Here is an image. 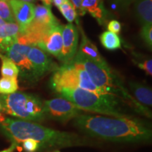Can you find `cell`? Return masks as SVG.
<instances>
[{"mask_svg": "<svg viewBox=\"0 0 152 152\" xmlns=\"http://www.w3.org/2000/svg\"><path fill=\"white\" fill-rule=\"evenodd\" d=\"M130 90L132 96L137 102L146 107H151L152 105V91L149 87L135 82H130Z\"/></svg>", "mask_w": 152, "mask_h": 152, "instance_id": "14", "label": "cell"}, {"mask_svg": "<svg viewBox=\"0 0 152 152\" xmlns=\"http://www.w3.org/2000/svg\"><path fill=\"white\" fill-rule=\"evenodd\" d=\"M58 9L69 23H72L77 18V11L70 0L61 5L58 7Z\"/></svg>", "mask_w": 152, "mask_h": 152, "instance_id": "20", "label": "cell"}, {"mask_svg": "<svg viewBox=\"0 0 152 152\" xmlns=\"http://www.w3.org/2000/svg\"><path fill=\"white\" fill-rule=\"evenodd\" d=\"M9 1L15 21L20 27V31L24 30L33 21L35 6L32 3L20 0H9Z\"/></svg>", "mask_w": 152, "mask_h": 152, "instance_id": "11", "label": "cell"}, {"mask_svg": "<svg viewBox=\"0 0 152 152\" xmlns=\"http://www.w3.org/2000/svg\"><path fill=\"white\" fill-rule=\"evenodd\" d=\"M83 0H71V2L72 4L73 5V7H75V10H77L78 14L80 15V16H83L85 14L83 13V10H82L81 8V4Z\"/></svg>", "mask_w": 152, "mask_h": 152, "instance_id": "26", "label": "cell"}, {"mask_svg": "<svg viewBox=\"0 0 152 152\" xmlns=\"http://www.w3.org/2000/svg\"><path fill=\"white\" fill-rule=\"evenodd\" d=\"M50 85L57 92L64 88H79L96 94H106L94 84L83 66L73 61L57 68L51 77Z\"/></svg>", "mask_w": 152, "mask_h": 152, "instance_id": "5", "label": "cell"}, {"mask_svg": "<svg viewBox=\"0 0 152 152\" xmlns=\"http://www.w3.org/2000/svg\"><path fill=\"white\" fill-rule=\"evenodd\" d=\"M102 46L107 50L113 51L121 48V42L118 35L109 31H105L99 36Z\"/></svg>", "mask_w": 152, "mask_h": 152, "instance_id": "18", "label": "cell"}, {"mask_svg": "<svg viewBox=\"0 0 152 152\" xmlns=\"http://www.w3.org/2000/svg\"><path fill=\"white\" fill-rule=\"evenodd\" d=\"M80 29L81 31L82 41L80 45L79 50L78 52H77V53L87 57V58H90L91 60L94 61L96 62H106L104 58L102 56L100 53L99 52V50L96 48V47L95 46L94 44L91 42L90 39L86 37V35H85V33L81 29L80 27Z\"/></svg>", "mask_w": 152, "mask_h": 152, "instance_id": "15", "label": "cell"}, {"mask_svg": "<svg viewBox=\"0 0 152 152\" xmlns=\"http://www.w3.org/2000/svg\"><path fill=\"white\" fill-rule=\"evenodd\" d=\"M141 36L148 47L151 49L152 46V26L151 24L144 25L141 30Z\"/></svg>", "mask_w": 152, "mask_h": 152, "instance_id": "22", "label": "cell"}, {"mask_svg": "<svg viewBox=\"0 0 152 152\" xmlns=\"http://www.w3.org/2000/svg\"><path fill=\"white\" fill-rule=\"evenodd\" d=\"M0 58L1 60V74L4 77L8 78H17L20 73V71L16 64L9 59L8 57L0 53Z\"/></svg>", "mask_w": 152, "mask_h": 152, "instance_id": "17", "label": "cell"}, {"mask_svg": "<svg viewBox=\"0 0 152 152\" xmlns=\"http://www.w3.org/2000/svg\"><path fill=\"white\" fill-rule=\"evenodd\" d=\"M18 90V82L17 78L4 77L0 78V94H12Z\"/></svg>", "mask_w": 152, "mask_h": 152, "instance_id": "19", "label": "cell"}, {"mask_svg": "<svg viewBox=\"0 0 152 152\" xmlns=\"http://www.w3.org/2000/svg\"><path fill=\"white\" fill-rule=\"evenodd\" d=\"M5 23H6V22L4 21V20H2V19H1V18H0V26H2V25L4 24Z\"/></svg>", "mask_w": 152, "mask_h": 152, "instance_id": "32", "label": "cell"}, {"mask_svg": "<svg viewBox=\"0 0 152 152\" xmlns=\"http://www.w3.org/2000/svg\"><path fill=\"white\" fill-rule=\"evenodd\" d=\"M69 0H52V3L54 4V6H56V7H59L61 5H62L63 4L67 2Z\"/></svg>", "mask_w": 152, "mask_h": 152, "instance_id": "28", "label": "cell"}, {"mask_svg": "<svg viewBox=\"0 0 152 152\" xmlns=\"http://www.w3.org/2000/svg\"><path fill=\"white\" fill-rule=\"evenodd\" d=\"M63 46L58 58L64 64L73 62L77 53L79 33L77 28L72 23L64 26L62 32Z\"/></svg>", "mask_w": 152, "mask_h": 152, "instance_id": "8", "label": "cell"}, {"mask_svg": "<svg viewBox=\"0 0 152 152\" xmlns=\"http://www.w3.org/2000/svg\"><path fill=\"white\" fill-rule=\"evenodd\" d=\"M135 13L142 26L152 23V0H136Z\"/></svg>", "mask_w": 152, "mask_h": 152, "instance_id": "16", "label": "cell"}, {"mask_svg": "<svg viewBox=\"0 0 152 152\" xmlns=\"http://www.w3.org/2000/svg\"><path fill=\"white\" fill-rule=\"evenodd\" d=\"M1 110L6 113L30 122H42L46 118L43 102L37 96L23 92L0 95Z\"/></svg>", "mask_w": 152, "mask_h": 152, "instance_id": "4", "label": "cell"}, {"mask_svg": "<svg viewBox=\"0 0 152 152\" xmlns=\"http://www.w3.org/2000/svg\"><path fill=\"white\" fill-rule=\"evenodd\" d=\"M20 1H25V2H28V3H33L36 1V0H20Z\"/></svg>", "mask_w": 152, "mask_h": 152, "instance_id": "31", "label": "cell"}, {"mask_svg": "<svg viewBox=\"0 0 152 152\" xmlns=\"http://www.w3.org/2000/svg\"><path fill=\"white\" fill-rule=\"evenodd\" d=\"M32 47V45L19 43L16 41L4 52L1 53L8 57L18 66L20 71L19 74H20L24 79L30 81L36 80L33 67L28 58V54Z\"/></svg>", "mask_w": 152, "mask_h": 152, "instance_id": "7", "label": "cell"}, {"mask_svg": "<svg viewBox=\"0 0 152 152\" xmlns=\"http://www.w3.org/2000/svg\"><path fill=\"white\" fill-rule=\"evenodd\" d=\"M58 93L82 111L103 114L107 116L132 118L123 109L121 106L123 101L112 95L99 94L79 88H64Z\"/></svg>", "mask_w": 152, "mask_h": 152, "instance_id": "3", "label": "cell"}, {"mask_svg": "<svg viewBox=\"0 0 152 152\" xmlns=\"http://www.w3.org/2000/svg\"><path fill=\"white\" fill-rule=\"evenodd\" d=\"M107 28L109 32H111V33L118 35V34L121 33V24L116 20H112L108 23Z\"/></svg>", "mask_w": 152, "mask_h": 152, "instance_id": "25", "label": "cell"}, {"mask_svg": "<svg viewBox=\"0 0 152 152\" xmlns=\"http://www.w3.org/2000/svg\"><path fill=\"white\" fill-rule=\"evenodd\" d=\"M0 128L16 144L32 139L41 147H68L83 145L85 140L75 133L47 128L35 122L4 117L0 113Z\"/></svg>", "mask_w": 152, "mask_h": 152, "instance_id": "2", "label": "cell"}, {"mask_svg": "<svg viewBox=\"0 0 152 152\" xmlns=\"http://www.w3.org/2000/svg\"><path fill=\"white\" fill-rule=\"evenodd\" d=\"M23 148L26 152H36L41 147L40 144L32 139H27L22 142Z\"/></svg>", "mask_w": 152, "mask_h": 152, "instance_id": "23", "label": "cell"}, {"mask_svg": "<svg viewBox=\"0 0 152 152\" xmlns=\"http://www.w3.org/2000/svg\"><path fill=\"white\" fill-rule=\"evenodd\" d=\"M16 146H17V144L16 143H14V142H13V144H11L10 147L8 148V149H7L3 150V151H1L0 152H13L14 151V150L15 149V148L16 147Z\"/></svg>", "mask_w": 152, "mask_h": 152, "instance_id": "29", "label": "cell"}, {"mask_svg": "<svg viewBox=\"0 0 152 152\" xmlns=\"http://www.w3.org/2000/svg\"><path fill=\"white\" fill-rule=\"evenodd\" d=\"M74 124L83 132L94 137L114 142L149 141L151 128L140 120L81 113L74 118Z\"/></svg>", "mask_w": 152, "mask_h": 152, "instance_id": "1", "label": "cell"}, {"mask_svg": "<svg viewBox=\"0 0 152 152\" xmlns=\"http://www.w3.org/2000/svg\"><path fill=\"white\" fill-rule=\"evenodd\" d=\"M1 104L0 103V111H1Z\"/></svg>", "mask_w": 152, "mask_h": 152, "instance_id": "33", "label": "cell"}, {"mask_svg": "<svg viewBox=\"0 0 152 152\" xmlns=\"http://www.w3.org/2000/svg\"><path fill=\"white\" fill-rule=\"evenodd\" d=\"M45 115L51 118L66 123L75 118L82 113L75 104L65 98H54L43 102Z\"/></svg>", "mask_w": 152, "mask_h": 152, "instance_id": "6", "label": "cell"}, {"mask_svg": "<svg viewBox=\"0 0 152 152\" xmlns=\"http://www.w3.org/2000/svg\"><path fill=\"white\" fill-rule=\"evenodd\" d=\"M81 8L83 13L88 12L101 25L105 24L108 17L103 0H83Z\"/></svg>", "mask_w": 152, "mask_h": 152, "instance_id": "13", "label": "cell"}, {"mask_svg": "<svg viewBox=\"0 0 152 152\" xmlns=\"http://www.w3.org/2000/svg\"><path fill=\"white\" fill-rule=\"evenodd\" d=\"M0 18L4 22L16 23L9 0H0Z\"/></svg>", "mask_w": 152, "mask_h": 152, "instance_id": "21", "label": "cell"}, {"mask_svg": "<svg viewBox=\"0 0 152 152\" xmlns=\"http://www.w3.org/2000/svg\"><path fill=\"white\" fill-rule=\"evenodd\" d=\"M28 58L33 67L36 80L48 72L54 71L58 68L46 52L36 46L30 48L28 54Z\"/></svg>", "mask_w": 152, "mask_h": 152, "instance_id": "9", "label": "cell"}, {"mask_svg": "<svg viewBox=\"0 0 152 152\" xmlns=\"http://www.w3.org/2000/svg\"><path fill=\"white\" fill-rule=\"evenodd\" d=\"M41 1H42L45 6L51 7V5L52 4V0H41Z\"/></svg>", "mask_w": 152, "mask_h": 152, "instance_id": "30", "label": "cell"}, {"mask_svg": "<svg viewBox=\"0 0 152 152\" xmlns=\"http://www.w3.org/2000/svg\"><path fill=\"white\" fill-rule=\"evenodd\" d=\"M114 1L121 7H128L131 4L134 2L136 0H114Z\"/></svg>", "mask_w": 152, "mask_h": 152, "instance_id": "27", "label": "cell"}, {"mask_svg": "<svg viewBox=\"0 0 152 152\" xmlns=\"http://www.w3.org/2000/svg\"><path fill=\"white\" fill-rule=\"evenodd\" d=\"M134 63H136L137 66L139 68H141L146 72L147 75H152V60L151 58H148L142 61H134Z\"/></svg>", "mask_w": 152, "mask_h": 152, "instance_id": "24", "label": "cell"}, {"mask_svg": "<svg viewBox=\"0 0 152 152\" xmlns=\"http://www.w3.org/2000/svg\"><path fill=\"white\" fill-rule=\"evenodd\" d=\"M63 28L64 26L62 25L52 28L43 36L36 47L58 58L63 46Z\"/></svg>", "mask_w": 152, "mask_h": 152, "instance_id": "10", "label": "cell"}, {"mask_svg": "<svg viewBox=\"0 0 152 152\" xmlns=\"http://www.w3.org/2000/svg\"><path fill=\"white\" fill-rule=\"evenodd\" d=\"M20 27L16 23H5L0 26V53L17 41Z\"/></svg>", "mask_w": 152, "mask_h": 152, "instance_id": "12", "label": "cell"}, {"mask_svg": "<svg viewBox=\"0 0 152 152\" xmlns=\"http://www.w3.org/2000/svg\"><path fill=\"white\" fill-rule=\"evenodd\" d=\"M54 152H60L59 151H54Z\"/></svg>", "mask_w": 152, "mask_h": 152, "instance_id": "34", "label": "cell"}]
</instances>
